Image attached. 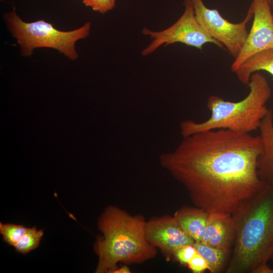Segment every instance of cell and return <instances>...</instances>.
Segmentation results:
<instances>
[{
    "mask_svg": "<svg viewBox=\"0 0 273 273\" xmlns=\"http://www.w3.org/2000/svg\"><path fill=\"white\" fill-rule=\"evenodd\" d=\"M262 151L259 135L220 129L183 138L159 161L196 207L209 213L231 214L263 186L257 171Z\"/></svg>",
    "mask_w": 273,
    "mask_h": 273,
    "instance_id": "cell-1",
    "label": "cell"
},
{
    "mask_svg": "<svg viewBox=\"0 0 273 273\" xmlns=\"http://www.w3.org/2000/svg\"><path fill=\"white\" fill-rule=\"evenodd\" d=\"M236 225L227 273H256L273 259V189L264 184L231 213Z\"/></svg>",
    "mask_w": 273,
    "mask_h": 273,
    "instance_id": "cell-2",
    "label": "cell"
},
{
    "mask_svg": "<svg viewBox=\"0 0 273 273\" xmlns=\"http://www.w3.org/2000/svg\"><path fill=\"white\" fill-rule=\"evenodd\" d=\"M146 221L116 206H108L100 216L98 226L102 233L95 243L99 257L96 273H113L118 263H142L154 258L157 248L147 240Z\"/></svg>",
    "mask_w": 273,
    "mask_h": 273,
    "instance_id": "cell-3",
    "label": "cell"
},
{
    "mask_svg": "<svg viewBox=\"0 0 273 273\" xmlns=\"http://www.w3.org/2000/svg\"><path fill=\"white\" fill-rule=\"evenodd\" d=\"M247 85L249 88L248 95L238 102L210 96L207 102L210 117L202 122L192 120L182 121L180 130L183 138L215 129L250 133L259 129L262 120L270 110L267 108L266 103L271 97V88L266 77L260 71L251 75Z\"/></svg>",
    "mask_w": 273,
    "mask_h": 273,
    "instance_id": "cell-4",
    "label": "cell"
},
{
    "mask_svg": "<svg viewBox=\"0 0 273 273\" xmlns=\"http://www.w3.org/2000/svg\"><path fill=\"white\" fill-rule=\"evenodd\" d=\"M4 18L20 47L22 55L25 57L30 56L35 49L47 48L55 49L69 59L75 60L78 57L75 43L88 36L91 26L90 22H86L75 30L62 31L42 20L25 22L17 14L15 8L5 14Z\"/></svg>",
    "mask_w": 273,
    "mask_h": 273,
    "instance_id": "cell-5",
    "label": "cell"
},
{
    "mask_svg": "<svg viewBox=\"0 0 273 273\" xmlns=\"http://www.w3.org/2000/svg\"><path fill=\"white\" fill-rule=\"evenodd\" d=\"M185 10L178 20L172 26L160 31L144 28L142 32L149 35L152 41L142 53L146 56L153 53L162 45L181 43L201 50L204 44L212 43L219 48L224 46L210 36L198 22L191 0H184Z\"/></svg>",
    "mask_w": 273,
    "mask_h": 273,
    "instance_id": "cell-6",
    "label": "cell"
},
{
    "mask_svg": "<svg viewBox=\"0 0 273 273\" xmlns=\"http://www.w3.org/2000/svg\"><path fill=\"white\" fill-rule=\"evenodd\" d=\"M191 1L196 18L203 28L210 36L222 44L236 58L248 34L247 25L253 16L251 5L244 19L234 23L224 19L217 10L207 7L203 0Z\"/></svg>",
    "mask_w": 273,
    "mask_h": 273,
    "instance_id": "cell-7",
    "label": "cell"
},
{
    "mask_svg": "<svg viewBox=\"0 0 273 273\" xmlns=\"http://www.w3.org/2000/svg\"><path fill=\"white\" fill-rule=\"evenodd\" d=\"M251 28L246 41L231 65L236 70L249 58L263 50L273 48V14L268 0H253Z\"/></svg>",
    "mask_w": 273,
    "mask_h": 273,
    "instance_id": "cell-8",
    "label": "cell"
},
{
    "mask_svg": "<svg viewBox=\"0 0 273 273\" xmlns=\"http://www.w3.org/2000/svg\"><path fill=\"white\" fill-rule=\"evenodd\" d=\"M145 233L151 244L168 255H173L183 246L195 243L181 229L174 216L166 215L146 221Z\"/></svg>",
    "mask_w": 273,
    "mask_h": 273,
    "instance_id": "cell-9",
    "label": "cell"
},
{
    "mask_svg": "<svg viewBox=\"0 0 273 273\" xmlns=\"http://www.w3.org/2000/svg\"><path fill=\"white\" fill-rule=\"evenodd\" d=\"M236 237L234 220L229 213H209L202 242L229 253Z\"/></svg>",
    "mask_w": 273,
    "mask_h": 273,
    "instance_id": "cell-10",
    "label": "cell"
},
{
    "mask_svg": "<svg viewBox=\"0 0 273 273\" xmlns=\"http://www.w3.org/2000/svg\"><path fill=\"white\" fill-rule=\"evenodd\" d=\"M263 151L257 161L261 181L273 189V108L263 119L258 129Z\"/></svg>",
    "mask_w": 273,
    "mask_h": 273,
    "instance_id": "cell-11",
    "label": "cell"
},
{
    "mask_svg": "<svg viewBox=\"0 0 273 273\" xmlns=\"http://www.w3.org/2000/svg\"><path fill=\"white\" fill-rule=\"evenodd\" d=\"M209 214L198 207L184 206L177 210L173 216L181 229L195 242H200L205 232Z\"/></svg>",
    "mask_w": 273,
    "mask_h": 273,
    "instance_id": "cell-12",
    "label": "cell"
},
{
    "mask_svg": "<svg viewBox=\"0 0 273 273\" xmlns=\"http://www.w3.org/2000/svg\"><path fill=\"white\" fill-rule=\"evenodd\" d=\"M265 71L273 76V48L263 50L246 60L234 72L238 80L247 84L251 75Z\"/></svg>",
    "mask_w": 273,
    "mask_h": 273,
    "instance_id": "cell-13",
    "label": "cell"
},
{
    "mask_svg": "<svg viewBox=\"0 0 273 273\" xmlns=\"http://www.w3.org/2000/svg\"><path fill=\"white\" fill-rule=\"evenodd\" d=\"M193 246L197 251L206 260L212 273L221 272L224 268L229 253L202 242H195Z\"/></svg>",
    "mask_w": 273,
    "mask_h": 273,
    "instance_id": "cell-14",
    "label": "cell"
},
{
    "mask_svg": "<svg viewBox=\"0 0 273 273\" xmlns=\"http://www.w3.org/2000/svg\"><path fill=\"white\" fill-rule=\"evenodd\" d=\"M43 235L42 230L35 226L28 228L20 241L14 246L17 252L26 254L37 248Z\"/></svg>",
    "mask_w": 273,
    "mask_h": 273,
    "instance_id": "cell-15",
    "label": "cell"
},
{
    "mask_svg": "<svg viewBox=\"0 0 273 273\" xmlns=\"http://www.w3.org/2000/svg\"><path fill=\"white\" fill-rule=\"evenodd\" d=\"M28 228L21 224L0 223V234L4 241L13 247L20 241Z\"/></svg>",
    "mask_w": 273,
    "mask_h": 273,
    "instance_id": "cell-16",
    "label": "cell"
},
{
    "mask_svg": "<svg viewBox=\"0 0 273 273\" xmlns=\"http://www.w3.org/2000/svg\"><path fill=\"white\" fill-rule=\"evenodd\" d=\"M116 0H83V4L94 11L105 14L115 7Z\"/></svg>",
    "mask_w": 273,
    "mask_h": 273,
    "instance_id": "cell-17",
    "label": "cell"
},
{
    "mask_svg": "<svg viewBox=\"0 0 273 273\" xmlns=\"http://www.w3.org/2000/svg\"><path fill=\"white\" fill-rule=\"evenodd\" d=\"M196 252L193 245H187L177 249L173 255L179 263L187 264Z\"/></svg>",
    "mask_w": 273,
    "mask_h": 273,
    "instance_id": "cell-18",
    "label": "cell"
},
{
    "mask_svg": "<svg viewBox=\"0 0 273 273\" xmlns=\"http://www.w3.org/2000/svg\"><path fill=\"white\" fill-rule=\"evenodd\" d=\"M187 264L194 273H201L209 269L206 260L197 251Z\"/></svg>",
    "mask_w": 273,
    "mask_h": 273,
    "instance_id": "cell-19",
    "label": "cell"
},
{
    "mask_svg": "<svg viewBox=\"0 0 273 273\" xmlns=\"http://www.w3.org/2000/svg\"><path fill=\"white\" fill-rule=\"evenodd\" d=\"M131 272L129 268L126 265L119 268L118 267L113 273H130Z\"/></svg>",
    "mask_w": 273,
    "mask_h": 273,
    "instance_id": "cell-20",
    "label": "cell"
},
{
    "mask_svg": "<svg viewBox=\"0 0 273 273\" xmlns=\"http://www.w3.org/2000/svg\"><path fill=\"white\" fill-rule=\"evenodd\" d=\"M270 5L273 7V0H268Z\"/></svg>",
    "mask_w": 273,
    "mask_h": 273,
    "instance_id": "cell-21",
    "label": "cell"
},
{
    "mask_svg": "<svg viewBox=\"0 0 273 273\" xmlns=\"http://www.w3.org/2000/svg\"><path fill=\"white\" fill-rule=\"evenodd\" d=\"M272 273H273V269H272Z\"/></svg>",
    "mask_w": 273,
    "mask_h": 273,
    "instance_id": "cell-22",
    "label": "cell"
}]
</instances>
